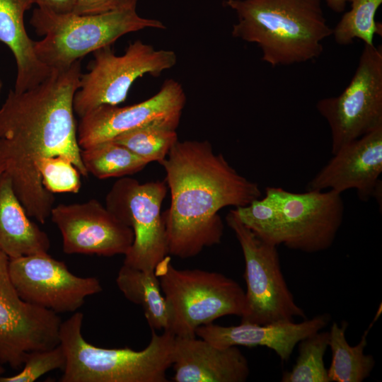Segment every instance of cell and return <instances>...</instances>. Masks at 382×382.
I'll return each mask as SVG.
<instances>
[{
    "instance_id": "obj_27",
    "label": "cell",
    "mask_w": 382,
    "mask_h": 382,
    "mask_svg": "<svg viewBox=\"0 0 382 382\" xmlns=\"http://www.w3.org/2000/svg\"><path fill=\"white\" fill-rule=\"evenodd\" d=\"M234 211L240 221L260 239L277 246L282 244V213L271 196L265 193L264 197Z\"/></svg>"
},
{
    "instance_id": "obj_16",
    "label": "cell",
    "mask_w": 382,
    "mask_h": 382,
    "mask_svg": "<svg viewBox=\"0 0 382 382\" xmlns=\"http://www.w3.org/2000/svg\"><path fill=\"white\" fill-rule=\"evenodd\" d=\"M308 183L307 190L354 189L361 201L381 207L382 127L342 146Z\"/></svg>"
},
{
    "instance_id": "obj_7",
    "label": "cell",
    "mask_w": 382,
    "mask_h": 382,
    "mask_svg": "<svg viewBox=\"0 0 382 382\" xmlns=\"http://www.w3.org/2000/svg\"><path fill=\"white\" fill-rule=\"evenodd\" d=\"M226 221L245 260L246 291L241 323L264 325L304 317L282 272L277 246L257 237L240 221L234 209L227 214Z\"/></svg>"
},
{
    "instance_id": "obj_2",
    "label": "cell",
    "mask_w": 382,
    "mask_h": 382,
    "mask_svg": "<svg viewBox=\"0 0 382 382\" xmlns=\"http://www.w3.org/2000/svg\"><path fill=\"white\" fill-rule=\"evenodd\" d=\"M166 171L170 204L163 214L168 254L197 255L219 244L226 207H245L262 197L257 183L234 169L207 140L178 141L160 163Z\"/></svg>"
},
{
    "instance_id": "obj_6",
    "label": "cell",
    "mask_w": 382,
    "mask_h": 382,
    "mask_svg": "<svg viewBox=\"0 0 382 382\" xmlns=\"http://www.w3.org/2000/svg\"><path fill=\"white\" fill-rule=\"evenodd\" d=\"M170 313L169 330L175 336L193 337L199 326L221 317H241L245 291L224 274L199 269L179 270L169 255L156 267Z\"/></svg>"
},
{
    "instance_id": "obj_35",
    "label": "cell",
    "mask_w": 382,
    "mask_h": 382,
    "mask_svg": "<svg viewBox=\"0 0 382 382\" xmlns=\"http://www.w3.org/2000/svg\"><path fill=\"white\" fill-rule=\"evenodd\" d=\"M1 87H2V83H1V81L0 79V92H1Z\"/></svg>"
},
{
    "instance_id": "obj_15",
    "label": "cell",
    "mask_w": 382,
    "mask_h": 382,
    "mask_svg": "<svg viewBox=\"0 0 382 382\" xmlns=\"http://www.w3.org/2000/svg\"><path fill=\"white\" fill-rule=\"evenodd\" d=\"M50 216L66 254L125 255L134 241L132 229L96 199L58 204Z\"/></svg>"
},
{
    "instance_id": "obj_4",
    "label": "cell",
    "mask_w": 382,
    "mask_h": 382,
    "mask_svg": "<svg viewBox=\"0 0 382 382\" xmlns=\"http://www.w3.org/2000/svg\"><path fill=\"white\" fill-rule=\"evenodd\" d=\"M83 315L75 312L62 322L59 344L66 356L61 382H167L172 366L175 335L168 330L152 334L141 350L102 348L82 335Z\"/></svg>"
},
{
    "instance_id": "obj_18",
    "label": "cell",
    "mask_w": 382,
    "mask_h": 382,
    "mask_svg": "<svg viewBox=\"0 0 382 382\" xmlns=\"http://www.w3.org/2000/svg\"><path fill=\"white\" fill-rule=\"evenodd\" d=\"M330 320V315L324 313L301 323L290 321L264 325L241 323L235 326H221L212 323L197 328L195 335L220 347H266L273 350L282 361H286L300 341L320 331Z\"/></svg>"
},
{
    "instance_id": "obj_24",
    "label": "cell",
    "mask_w": 382,
    "mask_h": 382,
    "mask_svg": "<svg viewBox=\"0 0 382 382\" xmlns=\"http://www.w3.org/2000/svg\"><path fill=\"white\" fill-rule=\"evenodd\" d=\"M177 127L170 122H155L120 134L112 140L149 163H161L178 141Z\"/></svg>"
},
{
    "instance_id": "obj_20",
    "label": "cell",
    "mask_w": 382,
    "mask_h": 382,
    "mask_svg": "<svg viewBox=\"0 0 382 382\" xmlns=\"http://www.w3.org/2000/svg\"><path fill=\"white\" fill-rule=\"evenodd\" d=\"M28 217L4 172L0 175V252L8 258L48 253V236Z\"/></svg>"
},
{
    "instance_id": "obj_21",
    "label": "cell",
    "mask_w": 382,
    "mask_h": 382,
    "mask_svg": "<svg viewBox=\"0 0 382 382\" xmlns=\"http://www.w3.org/2000/svg\"><path fill=\"white\" fill-rule=\"evenodd\" d=\"M116 284L128 301L142 308L151 330H169V309L155 271H144L123 264Z\"/></svg>"
},
{
    "instance_id": "obj_22",
    "label": "cell",
    "mask_w": 382,
    "mask_h": 382,
    "mask_svg": "<svg viewBox=\"0 0 382 382\" xmlns=\"http://www.w3.org/2000/svg\"><path fill=\"white\" fill-rule=\"evenodd\" d=\"M381 309L364 332L359 342L351 346L347 341L345 332L348 323L345 321L339 325L333 323L329 331L328 346L332 352V361L328 369L330 381L361 382L369 376L375 366L374 357L364 354L368 332L378 319Z\"/></svg>"
},
{
    "instance_id": "obj_26",
    "label": "cell",
    "mask_w": 382,
    "mask_h": 382,
    "mask_svg": "<svg viewBox=\"0 0 382 382\" xmlns=\"http://www.w3.org/2000/svg\"><path fill=\"white\" fill-rule=\"evenodd\" d=\"M329 332H317L300 341L293 368L282 374V382H330L324 364Z\"/></svg>"
},
{
    "instance_id": "obj_31",
    "label": "cell",
    "mask_w": 382,
    "mask_h": 382,
    "mask_svg": "<svg viewBox=\"0 0 382 382\" xmlns=\"http://www.w3.org/2000/svg\"><path fill=\"white\" fill-rule=\"evenodd\" d=\"M38 8L47 9L57 13H73L76 0H30Z\"/></svg>"
},
{
    "instance_id": "obj_1",
    "label": "cell",
    "mask_w": 382,
    "mask_h": 382,
    "mask_svg": "<svg viewBox=\"0 0 382 382\" xmlns=\"http://www.w3.org/2000/svg\"><path fill=\"white\" fill-rule=\"evenodd\" d=\"M81 74V60L52 69L33 88L11 90L0 108V161L26 214L41 224L50 216L54 197L42 184L39 162L62 156L81 175L88 174L81 160L73 107Z\"/></svg>"
},
{
    "instance_id": "obj_17",
    "label": "cell",
    "mask_w": 382,
    "mask_h": 382,
    "mask_svg": "<svg viewBox=\"0 0 382 382\" xmlns=\"http://www.w3.org/2000/svg\"><path fill=\"white\" fill-rule=\"evenodd\" d=\"M171 366L175 382H244L250 375L237 346L220 347L196 336H175Z\"/></svg>"
},
{
    "instance_id": "obj_14",
    "label": "cell",
    "mask_w": 382,
    "mask_h": 382,
    "mask_svg": "<svg viewBox=\"0 0 382 382\" xmlns=\"http://www.w3.org/2000/svg\"><path fill=\"white\" fill-rule=\"evenodd\" d=\"M186 96L181 84L167 79L154 96L132 105H103L81 117L77 139L81 149L113 139L124 132L155 122L178 126Z\"/></svg>"
},
{
    "instance_id": "obj_28",
    "label": "cell",
    "mask_w": 382,
    "mask_h": 382,
    "mask_svg": "<svg viewBox=\"0 0 382 382\" xmlns=\"http://www.w3.org/2000/svg\"><path fill=\"white\" fill-rule=\"evenodd\" d=\"M38 170L45 189L50 192H79L81 183L80 172L70 160L62 156L42 159Z\"/></svg>"
},
{
    "instance_id": "obj_8",
    "label": "cell",
    "mask_w": 382,
    "mask_h": 382,
    "mask_svg": "<svg viewBox=\"0 0 382 382\" xmlns=\"http://www.w3.org/2000/svg\"><path fill=\"white\" fill-rule=\"evenodd\" d=\"M89 71L81 74L80 86L74 97V112L80 117L103 105L124 102L133 83L145 74L158 76L177 62L172 50H155L141 40L130 43L117 56L110 46L94 52Z\"/></svg>"
},
{
    "instance_id": "obj_10",
    "label": "cell",
    "mask_w": 382,
    "mask_h": 382,
    "mask_svg": "<svg viewBox=\"0 0 382 382\" xmlns=\"http://www.w3.org/2000/svg\"><path fill=\"white\" fill-rule=\"evenodd\" d=\"M167 188L166 181L141 183L134 178H122L108 192L105 207L134 233L124 265L151 272L169 255L161 212Z\"/></svg>"
},
{
    "instance_id": "obj_25",
    "label": "cell",
    "mask_w": 382,
    "mask_h": 382,
    "mask_svg": "<svg viewBox=\"0 0 382 382\" xmlns=\"http://www.w3.org/2000/svg\"><path fill=\"white\" fill-rule=\"evenodd\" d=\"M351 8L345 12L332 28V35L340 45H349L354 40L374 45L376 35L382 36V24L376 21V13L382 0H351Z\"/></svg>"
},
{
    "instance_id": "obj_29",
    "label": "cell",
    "mask_w": 382,
    "mask_h": 382,
    "mask_svg": "<svg viewBox=\"0 0 382 382\" xmlns=\"http://www.w3.org/2000/svg\"><path fill=\"white\" fill-rule=\"evenodd\" d=\"M66 356L60 344L54 347L30 352L21 371L11 376H1L0 382H33L44 374L63 369Z\"/></svg>"
},
{
    "instance_id": "obj_34",
    "label": "cell",
    "mask_w": 382,
    "mask_h": 382,
    "mask_svg": "<svg viewBox=\"0 0 382 382\" xmlns=\"http://www.w3.org/2000/svg\"><path fill=\"white\" fill-rule=\"evenodd\" d=\"M4 172V166L0 161V175Z\"/></svg>"
},
{
    "instance_id": "obj_30",
    "label": "cell",
    "mask_w": 382,
    "mask_h": 382,
    "mask_svg": "<svg viewBox=\"0 0 382 382\" xmlns=\"http://www.w3.org/2000/svg\"><path fill=\"white\" fill-rule=\"evenodd\" d=\"M138 0H76L74 13L96 15L137 6Z\"/></svg>"
},
{
    "instance_id": "obj_13",
    "label": "cell",
    "mask_w": 382,
    "mask_h": 382,
    "mask_svg": "<svg viewBox=\"0 0 382 382\" xmlns=\"http://www.w3.org/2000/svg\"><path fill=\"white\" fill-rule=\"evenodd\" d=\"M8 272L24 301L56 313L77 311L87 296L103 289L97 278L76 276L48 253L9 258Z\"/></svg>"
},
{
    "instance_id": "obj_32",
    "label": "cell",
    "mask_w": 382,
    "mask_h": 382,
    "mask_svg": "<svg viewBox=\"0 0 382 382\" xmlns=\"http://www.w3.org/2000/svg\"><path fill=\"white\" fill-rule=\"evenodd\" d=\"M327 6L335 13H342L345 11L347 4L351 0H325Z\"/></svg>"
},
{
    "instance_id": "obj_11",
    "label": "cell",
    "mask_w": 382,
    "mask_h": 382,
    "mask_svg": "<svg viewBox=\"0 0 382 382\" xmlns=\"http://www.w3.org/2000/svg\"><path fill=\"white\" fill-rule=\"evenodd\" d=\"M8 257L0 252V362L22 368L30 352L59 344L57 313L24 301L8 272Z\"/></svg>"
},
{
    "instance_id": "obj_9",
    "label": "cell",
    "mask_w": 382,
    "mask_h": 382,
    "mask_svg": "<svg viewBox=\"0 0 382 382\" xmlns=\"http://www.w3.org/2000/svg\"><path fill=\"white\" fill-rule=\"evenodd\" d=\"M316 109L328 122L331 153L382 127V48L364 45L354 74L337 96L324 98Z\"/></svg>"
},
{
    "instance_id": "obj_5",
    "label": "cell",
    "mask_w": 382,
    "mask_h": 382,
    "mask_svg": "<svg viewBox=\"0 0 382 382\" xmlns=\"http://www.w3.org/2000/svg\"><path fill=\"white\" fill-rule=\"evenodd\" d=\"M136 7L96 15L57 13L37 7L30 23L37 35L45 37L35 41V53L51 69H65L127 33L166 28L158 20L141 17Z\"/></svg>"
},
{
    "instance_id": "obj_12",
    "label": "cell",
    "mask_w": 382,
    "mask_h": 382,
    "mask_svg": "<svg viewBox=\"0 0 382 382\" xmlns=\"http://www.w3.org/2000/svg\"><path fill=\"white\" fill-rule=\"evenodd\" d=\"M265 193L279 205L282 217V244L307 253L328 250L342 225L345 204L332 190L292 192L267 187Z\"/></svg>"
},
{
    "instance_id": "obj_23",
    "label": "cell",
    "mask_w": 382,
    "mask_h": 382,
    "mask_svg": "<svg viewBox=\"0 0 382 382\" xmlns=\"http://www.w3.org/2000/svg\"><path fill=\"white\" fill-rule=\"evenodd\" d=\"M81 156L88 173L99 179L132 175L149 163L112 140L81 149Z\"/></svg>"
},
{
    "instance_id": "obj_19",
    "label": "cell",
    "mask_w": 382,
    "mask_h": 382,
    "mask_svg": "<svg viewBox=\"0 0 382 382\" xmlns=\"http://www.w3.org/2000/svg\"><path fill=\"white\" fill-rule=\"evenodd\" d=\"M33 5L30 0H0V42L11 50L16 60L17 74L13 90L18 93L38 85L52 70L37 57L35 41L25 30L24 13Z\"/></svg>"
},
{
    "instance_id": "obj_3",
    "label": "cell",
    "mask_w": 382,
    "mask_h": 382,
    "mask_svg": "<svg viewBox=\"0 0 382 382\" xmlns=\"http://www.w3.org/2000/svg\"><path fill=\"white\" fill-rule=\"evenodd\" d=\"M323 0H224L238 22L231 35L255 43L271 66L311 62L323 52L332 35Z\"/></svg>"
},
{
    "instance_id": "obj_33",
    "label": "cell",
    "mask_w": 382,
    "mask_h": 382,
    "mask_svg": "<svg viewBox=\"0 0 382 382\" xmlns=\"http://www.w3.org/2000/svg\"><path fill=\"white\" fill-rule=\"evenodd\" d=\"M4 372H5V370H4V368L3 366V364L0 362V377L3 376Z\"/></svg>"
}]
</instances>
